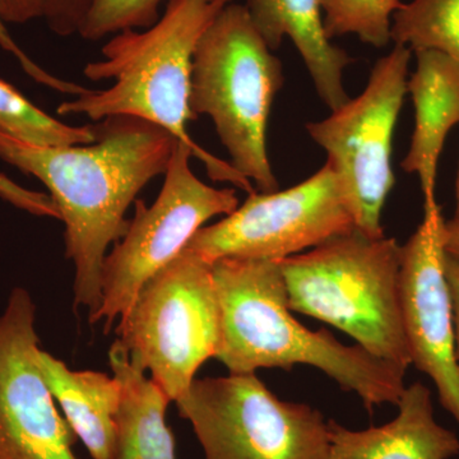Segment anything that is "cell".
Here are the masks:
<instances>
[{
    "mask_svg": "<svg viewBox=\"0 0 459 459\" xmlns=\"http://www.w3.org/2000/svg\"><path fill=\"white\" fill-rule=\"evenodd\" d=\"M96 140L39 146L0 133V159L41 181L65 225L66 258L75 265V305L90 316L101 304L108 247L126 234V211L138 193L165 174L177 138L133 117L95 123Z\"/></svg>",
    "mask_w": 459,
    "mask_h": 459,
    "instance_id": "1",
    "label": "cell"
},
{
    "mask_svg": "<svg viewBox=\"0 0 459 459\" xmlns=\"http://www.w3.org/2000/svg\"><path fill=\"white\" fill-rule=\"evenodd\" d=\"M212 274L221 312L216 359L230 373L310 365L358 394L367 410L398 403L406 370L359 344L341 343L325 329L301 325L290 309L280 262L220 259L212 263Z\"/></svg>",
    "mask_w": 459,
    "mask_h": 459,
    "instance_id": "2",
    "label": "cell"
},
{
    "mask_svg": "<svg viewBox=\"0 0 459 459\" xmlns=\"http://www.w3.org/2000/svg\"><path fill=\"white\" fill-rule=\"evenodd\" d=\"M234 0H170L152 26L117 32L102 47L101 59L83 68L91 81H113L108 90L57 108L63 117L83 115L92 122L133 117L161 126L192 148L214 181L234 184L252 195L255 186L228 161L198 146L188 133L195 120L189 108L193 56L202 35L217 14Z\"/></svg>",
    "mask_w": 459,
    "mask_h": 459,
    "instance_id": "3",
    "label": "cell"
},
{
    "mask_svg": "<svg viewBox=\"0 0 459 459\" xmlns=\"http://www.w3.org/2000/svg\"><path fill=\"white\" fill-rule=\"evenodd\" d=\"M402 247L353 229L280 261L290 309L349 334L371 355L409 369L402 319Z\"/></svg>",
    "mask_w": 459,
    "mask_h": 459,
    "instance_id": "4",
    "label": "cell"
},
{
    "mask_svg": "<svg viewBox=\"0 0 459 459\" xmlns=\"http://www.w3.org/2000/svg\"><path fill=\"white\" fill-rule=\"evenodd\" d=\"M282 63L246 5L230 3L207 27L193 56L189 108L212 120L230 164L261 193L279 190L267 148Z\"/></svg>",
    "mask_w": 459,
    "mask_h": 459,
    "instance_id": "5",
    "label": "cell"
},
{
    "mask_svg": "<svg viewBox=\"0 0 459 459\" xmlns=\"http://www.w3.org/2000/svg\"><path fill=\"white\" fill-rule=\"evenodd\" d=\"M117 333L132 364L179 400L221 341L212 264L184 249L143 286Z\"/></svg>",
    "mask_w": 459,
    "mask_h": 459,
    "instance_id": "6",
    "label": "cell"
},
{
    "mask_svg": "<svg viewBox=\"0 0 459 459\" xmlns=\"http://www.w3.org/2000/svg\"><path fill=\"white\" fill-rule=\"evenodd\" d=\"M175 403L204 459H331L322 412L281 401L255 373L195 379Z\"/></svg>",
    "mask_w": 459,
    "mask_h": 459,
    "instance_id": "7",
    "label": "cell"
},
{
    "mask_svg": "<svg viewBox=\"0 0 459 459\" xmlns=\"http://www.w3.org/2000/svg\"><path fill=\"white\" fill-rule=\"evenodd\" d=\"M412 51L394 44L371 71L355 99L319 122L307 124L313 141L327 153L355 228L383 238L382 211L394 186L392 143L400 117Z\"/></svg>",
    "mask_w": 459,
    "mask_h": 459,
    "instance_id": "8",
    "label": "cell"
},
{
    "mask_svg": "<svg viewBox=\"0 0 459 459\" xmlns=\"http://www.w3.org/2000/svg\"><path fill=\"white\" fill-rule=\"evenodd\" d=\"M192 157V148L175 142L159 197L152 205L135 201L128 231L105 258L101 304L90 322H104L107 332L129 312L148 281L186 249L205 222L238 208L235 190L204 183L190 168Z\"/></svg>",
    "mask_w": 459,
    "mask_h": 459,
    "instance_id": "9",
    "label": "cell"
},
{
    "mask_svg": "<svg viewBox=\"0 0 459 459\" xmlns=\"http://www.w3.org/2000/svg\"><path fill=\"white\" fill-rule=\"evenodd\" d=\"M355 229L340 184L325 162L298 186L252 193L225 219L204 226L186 249L220 259L280 262Z\"/></svg>",
    "mask_w": 459,
    "mask_h": 459,
    "instance_id": "10",
    "label": "cell"
},
{
    "mask_svg": "<svg viewBox=\"0 0 459 459\" xmlns=\"http://www.w3.org/2000/svg\"><path fill=\"white\" fill-rule=\"evenodd\" d=\"M35 319L32 296L14 287L0 316V459H78L39 364Z\"/></svg>",
    "mask_w": 459,
    "mask_h": 459,
    "instance_id": "11",
    "label": "cell"
},
{
    "mask_svg": "<svg viewBox=\"0 0 459 459\" xmlns=\"http://www.w3.org/2000/svg\"><path fill=\"white\" fill-rule=\"evenodd\" d=\"M444 228L437 199L424 202V219L402 247L401 309L412 365L433 380L440 403L459 422V360Z\"/></svg>",
    "mask_w": 459,
    "mask_h": 459,
    "instance_id": "12",
    "label": "cell"
},
{
    "mask_svg": "<svg viewBox=\"0 0 459 459\" xmlns=\"http://www.w3.org/2000/svg\"><path fill=\"white\" fill-rule=\"evenodd\" d=\"M398 415L383 427L351 430L329 421L331 459H452L459 437L435 419L430 389L416 382L404 388Z\"/></svg>",
    "mask_w": 459,
    "mask_h": 459,
    "instance_id": "13",
    "label": "cell"
},
{
    "mask_svg": "<svg viewBox=\"0 0 459 459\" xmlns=\"http://www.w3.org/2000/svg\"><path fill=\"white\" fill-rule=\"evenodd\" d=\"M415 56V71L407 81L415 128L402 168L419 178L427 202L437 199V165L444 143L459 124V63L437 50H419Z\"/></svg>",
    "mask_w": 459,
    "mask_h": 459,
    "instance_id": "14",
    "label": "cell"
},
{
    "mask_svg": "<svg viewBox=\"0 0 459 459\" xmlns=\"http://www.w3.org/2000/svg\"><path fill=\"white\" fill-rule=\"evenodd\" d=\"M246 7L271 50L279 49L285 38L291 40L329 110L351 99L343 72L353 59L325 33L320 0H247Z\"/></svg>",
    "mask_w": 459,
    "mask_h": 459,
    "instance_id": "15",
    "label": "cell"
},
{
    "mask_svg": "<svg viewBox=\"0 0 459 459\" xmlns=\"http://www.w3.org/2000/svg\"><path fill=\"white\" fill-rule=\"evenodd\" d=\"M39 364L54 400L91 457L115 459L122 403L119 379L100 371L68 369L65 362L42 350Z\"/></svg>",
    "mask_w": 459,
    "mask_h": 459,
    "instance_id": "16",
    "label": "cell"
},
{
    "mask_svg": "<svg viewBox=\"0 0 459 459\" xmlns=\"http://www.w3.org/2000/svg\"><path fill=\"white\" fill-rule=\"evenodd\" d=\"M110 367L122 385L115 459H178L175 439L166 424L170 398L133 365L119 341L111 347Z\"/></svg>",
    "mask_w": 459,
    "mask_h": 459,
    "instance_id": "17",
    "label": "cell"
},
{
    "mask_svg": "<svg viewBox=\"0 0 459 459\" xmlns=\"http://www.w3.org/2000/svg\"><path fill=\"white\" fill-rule=\"evenodd\" d=\"M392 41L419 50H437L459 63V0L402 3L392 22Z\"/></svg>",
    "mask_w": 459,
    "mask_h": 459,
    "instance_id": "18",
    "label": "cell"
},
{
    "mask_svg": "<svg viewBox=\"0 0 459 459\" xmlns=\"http://www.w3.org/2000/svg\"><path fill=\"white\" fill-rule=\"evenodd\" d=\"M0 133L39 146H74L96 140L95 124L69 126L32 104L0 78Z\"/></svg>",
    "mask_w": 459,
    "mask_h": 459,
    "instance_id": "19",
    "label": "cell"
},
{
    "mask_svg": "<svg viewBox=\"0 0 459 459\" xmlns=\"http://www.w3.org/2000/svg\"><path fill=\"white\" fill-rule=\"evenodd\" d=\"M323 23L331 40L353 35L382 49L392 41V22L401 0H320Z\"/></svg>",
    "mask_w": 459,
    "mask_h": 459,
    "instance_id": "20",
    "label": "cell"
},
{
    "mask_svg": "<svg viewBox=\"0 0 459 459\" xmlns=\"http://www.w3.org/2000/svg\"><path fill=\"white\" fill-rule=\"evenodd\" d=\"M170 0H91L78 35L99 41L126 30H143L159 21L160 8Z\"/></svg>",
    "mask_w": 459,
    "mask_h": 459,
    "instance_id": "21",
    "label": "cell"
},
{
    "mask_svg": "<svg viewBox=\"0 0 459 459\" xmlns=\"http://www.w3.org/2000/svg\"><path fill=\"white\" fill-rule=\"evenodd\" d=\"M0 48L7 53L12 54L16 57L17 62L22 66L23 71L26 74H29L35 82L44 84V86L49 87V89L56 91V92L68 93V95L78 96L86 95L90 92L86 87L80 86V84L68 82V81L60 80L56 75L50 74L49 72L42 69L40 65H36L35 62L27 56L25 51L18 47L14 39L12 38L7 29V23H5L4 18L2 14V5H0Z\"/></svg>",
    "mask_w": 459,
    "mask_h": 459,
    "instance_id": "22",
    "label": "cell"
},
{
    "mask_svg": "<svg viewBox=\"0 0 459 459\" xmlns=\"http://www.w3.org/2000/svg\"><path fill=\"white\" fill-rule=\"evenodd\" d=\"M91 0H48L44 18L48 27L57 36L75 35L80 32Z\"/></svg>",
    "mask_w": 459,
    "mask_h": 459,
    "instance_id": "23",
    "label": "cell"
},
{
    "mask_svg": "<svg viewBox=\"0 0 459 459\" xmlns=\"http://www.w3.org/2000/svg\"><path fill=\"white\" fill-rule=\"evenodd\" d=\"M0 197L33 214L59 219V213L50 195L22 188L3 174H0Z\"/></svg>",
    "mask_w": 459,
    "mask_h": 459,
    "instance_id": "24",
    "label": "cell"
},
{
    "mask_svg": "<svg viewBox=\"0 0 459 459\" xmlns=\"http://www.w3.org/2000/svg\"><path fill=\"white\" fill-rule=\"evenodd\" d=\"M48 0H0L5 23H26L44 18Z\"/></svg>",
    "mask_w": 459,
    "mask_h": 459,
    "instance_id": "25",
    "label": "cell"
},
{
    "mask_svg": "<svg viewBox=\"0 0 459 459\" xmlns=\"http://www.w3.org/2000/svg\"><path fill=\"white\" fill-rule=\"evenodd\" d=\"M446 273L453 299L455 325V352L459 360V262L446 253Z\"/></svg>",
    "mask_w": 459,
    "mask_h": 459,
    "instance_id": "26",
    "label": "cell"
},
{
    "mask_svg": "<svg viewBox=\"0 0 459 459\" xmlns=\"http://www.w3.org/2000/svg\"><path fill=\"white\" fill-rule=\"evenodd\" d=\"M444 249L446 255L459 262V222L446 221L444 228Z\"/></svg>",
    "mask_w": 459,
    "mask_h": 459,
    "instance_id": "27",
    "label": "cell"
},
{
    "mask_svg": "<svg viewBox=\"0 0 459 459\" xmlns=\"http://www.w3.org/2000/svg\"><path fill=\"white\" fill-rule=\"evenodd\" d=\"M453 220H455V222H459V171L457 178V205H455V214Z\"/></svg>",
    "mask_w": 459,
    "mask_h": 459,
    "instance_id": "28",
    "label": "cell"
}]
</instances>
